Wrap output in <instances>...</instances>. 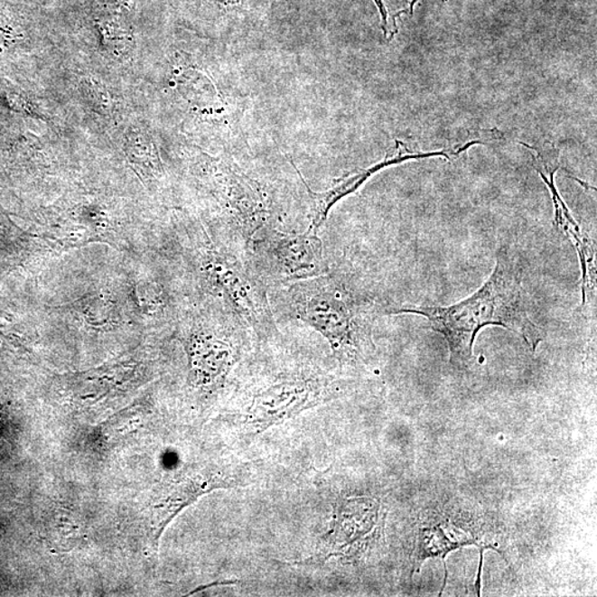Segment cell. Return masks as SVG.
I'll list each match as a JSON object with an SVG mask.
<instances>
[{
  "instance_id": "5",
  "label": "cell",
  "mask_w": 597,
  "mask_h": 597,
  "mask_svg": "<svg viewBox=\"0 0 597 597\" xmlns=\"http://www.w3.org/2000/svg\"><path fill=\"white\" fill-rule=\"evenodd\" d=\"M248 257L268 293L330 271L322 240L309 229L285 233L275 225L266 226L251 238Z\"/></svg>"
},
{
  "instance_id": "1",
  "label": "cell",
  "mask_w": 597,
  "mask_h": 597,
  "mask_svg": "<svg viewBox=\"0 0 597 597\" xmlns=\"http://www.w3.org/2000/svg\"><path fill=\"white\" fill-rule=\"evenodd\" d=\"M384 314H417L429 327L445 338L449 361L457 368L470 367L478 332L495 325L519 335L532 351L546 339V330L537 321L534 300L523 285L519 261L507 247L497 253V264L485 285L461 303L449 307L389 308Z\"/></svg>"
},
{
  "instance_id": "9",
  "label": "cell",
  "mask_w": 597,
  "mask_h": 597,
  "mask_svg": "<svg viewBox=\"0 0 597 597\" xmlns=\"http://www.w3.org/2000/svg\"><path fill=\"white\" fill-rule=\"evenodd\" d=\"M374 3L377 4L379 14H381L382 22H383L382 28L387 29L388 24V13L387 6H385L383 0H374Z\"/></svg>"
},
{
  "instance_id": "7",
  "label": "cell",
  "mask_w": 597,
  "mask_h": 597,
  "mask_svg": "<svg viewBox=\"0 0 597 597\" xmlns=\"http://www.w3.org/2000/svg\"><path fill=\"white\" fill-rule=\"evenodd\" d=\"M375 508L372 501L343 499L334 505L329 529L321 537L318 550L304 561L308 565L327 564L335 556H343L374 527Z\"/></svg>"
},
{
  "instance_id": "4",
  "label": "cell",
  "mask_w": 597,
  "mask_h": 597,
  "mask_svg": "<svg viewBox=\"0 0 597 597\" xmlns=\"http://www.w3.org/2000/svg\"><path fill=\"white\" fill-rule=\"evenodd\" d=\"M256 343L253 331L233 310L215 300L213 311L191 321L184 347L191 387L219 393Z\"/></svg>"
},
{
  "instance_id": "2",
  "label": "cell",
  "mask_w": 597,
  "mask_h": 597,
  "mask_svg": "<svg viewBox=\"0 0 597 597\" xmlns=\"http://www.w3.org/2000/svg\"><path fill=\"white\" fill-rule=\"evenodd\" d=\"M275 319L299 321L322 335L341 367L368 362L378 308L342 275L329 273L269 291Z\"/></svg>"
},
{
  "instance_id": "3",
  "label": "cell",
  "mask_w": 597,
  "mask_h": 597,
  "mask_svg": "<svg viewBox=\"0 0 597 597\" xmlns=\"http://www.w3.org/2000/svg\"><path fill=\"white\" fill-rule=\"evenodd\" d=\"M344 379L311 359L253 375L243 384L236 419L246 432L259 435L304 412L332 401Z\"/></svg>"
},
{
  "instance_id": "6",
  "label": "cell",
  "mask_w": 597,
  "mask_h": 597,
  "mask_svg": "<svg viewBox=\"0 0 597 597\" xmlns=\"http://www.w3.org/2000/svg\"><path fill=\"white\" fill-rule=\"evenodd\" d=\"M248 472L245 466L210 467L182 478V480L171 485L155 506L154 527H153L154 539L159 541L163 531L172 520L201 496L217 490H229V488L247 485Z\"/></svg>"
},
{
  "instance_id": "8",
  "label": "cell",
  "mask_w": 597,
  "mask_h": 597,
  "mask_svg": "<svg viewBox=\"0 0 597 597\" xmlns=\"http://www.w3.org/2000/svg\"><path fill=\"white\" fill-rule=\"evenodd\" d=\"M443 156L447 157L445 151L431 152V153H411L401 142H396V146L388 153L381 163L377 165L369 167L368 170H362L357 174L344 177L341 181L337 182L333 187L322 192H315L305 184L303 180L305 189H307L311 201L310 210V223L308 229L318 233L320 227L322 226L330 213L331 209L338 203L340 200L344 199L345 196L352 194L355 191L359 190L369 177L377 174L378 172L385 169V167L399 164L408 160L426 159V157Z\"/></svg>"
},
{
  "instance_id": "10",
  "label": "cell",
  "mask_w": 597,
  "mask_h": 597,
  "mask_svg": "<svg viewBox=\"0 0 597 597\" xmlns=\"http://www.w3.org/2000/svg\"><path fill=\"white\" fill-rule=\"evenodd\" d=\"M216 2H219L220 4L226 5V6H229V5H238L241 3V0H216Z\"/></svg>"
}]
</instances>
